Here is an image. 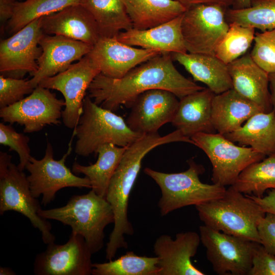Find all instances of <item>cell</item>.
<instances>
[{
  "mask_svg": "<svg viewBox=\"0 0 275 275\" xmlns=\"http://www.w3.org/2000/svg\"><path fill=\"white\" fill-rule=\"evenodd\" d=\"M173 60L171 53H161L119 78L100 73L90 84L88 96L102 107L115 112L122 105L129 107L139 95L150 90H166L180 99L204 88L182 75Z\"/></svg>",
  "mask_w": 275,
  "mask_h": 275,
  "instance_id": "obj_1",
  "label": "cell"
},
{
  "mask_svg": "<svg viewBox=\"0 0 275 275\" xmlns=\"http://www.w3.org/2000/svg\"><path fill=\"white\" fill-rule=\"evenodd\" d=\"M177 142L188 143L189 139L176 129L164 136L158 132L144 134L127 147L111 178L105 195L114 214V226L106 248V259L108 261L119 249L127 248L124 235L133 234L128 218V201L144 157L158 146Z\"/></svg>",
  "mask_w": 275,
  "mask_h": 275,
  "instance_id": "obj_2",
  "label": "cell"
},
{
  "mask_svg": "<svg viewBox=\"0 0 275 275\" xmlns=\"http://www.w3.org/2000/svg\"><path fill=\"white\" fill-rule=\"evenodd\" d=\"M195 207L204 225L261 243L257 227L266 213L255 201L243 196L232 185L222 197Z\"/></svg>",
  "mask_w": 275,
  "mask_h": 275,
  "instance_id": "obj_3",
  "label": "cell"
},
{
  "mask_svg": "<svg viewBox=\"0 0 275 275\" xmlns=\"http://www.w3.org/2000/svg\"><path fill=\"white\" fill-rule=\"evenodd\" d=\"M39 215L69 226L72 232L84 238L92 254L103 248L104 229L114 223L111 205L105 197L98 195L92 189L87 194L71 197L63 207L41 209Z\"/></svg>",
  "mask_w": 275,
  "mask_h": 275,
  "instance_id": "obj_4",
  "label": "cell"
},
{
  "mask_svg": "<svg viewBox=\"0 0 275 275\" xmlns=\"http://www.w3.org/2000/svg\"><path fill=\"white\" fill-rule=\"evenodd\" d=\"M73 135L77 138L75 152L82 156L96 153L106 144L127 147L143 135L132 131L122 117L97 104L89 96L84 99Z\"/></svg>",
  "mask_w": 275,
  "mask_h": 275,
  "instance_id": "obj_5",
  "label": "cell"
},
{
  "mask_svg": "<svg viewBox=\"0 0 275 275\" xmlns=\"http://www.w3.org/2000/svg\"><path fill=\"white\" fill-rule=\"evenodd\" d=\"M188 169L182 172L166 173L146 168L144 172L159 186L161 196L158 202L162 216L187 206L198 205L222 197L225 186L202 183L199 176L205 169L190 159Z\"/></svg>",
  "mask_w": 275,
  "mask_h": 275,
  "instance_id": "obj_6",
  "label": "cell"
},
{
  "mask_svg": "<svg viewBox=\"0 0 275 275\" xmlns=\"http://www.w3.org/2000/svg\"><path fill=\"white\" fill-rule=\"evenodd\" d=\"M40 204L31 191L27 176L11 161V156L0 152V214L8 211L20 213L41 233L45 244L54 242L51 225L39 215Z\"/></svg>",
  "mask_w": 275,
  "mask_h": 275,
  "instance_id": "obj_7",
  "label": "cell"
},
{
  "mask_svg": "<svg viewBox=\"0 0 275 275\" xmlns=\"http://www.w3.org/2000/svg\"><path fill=\"white\" fill-rule=\"evenodd\" d=\"M190 139L209 159L213 183L224 186L233 185L244 169L266 156L251 147L237 146L219 133L200 132Z\"/></svg>",
  "mask_w": 275,
  "mask_h": 275,
  "instance_id": "obj_8",
  "label": "cell"
},
{
  "mask_svg": "<svg viewBox=\"0 0 275 275\" xmlns=\"http://www.w3.org/2000/svg\"><path fill=\"white\" fill-rule=\"evenodd\" d=\"M228 9L219 5L202 4L186 10L181 30L187 52L214 55L229 28L226 19Z\"/></svg>",
  "mask_w": 275,
  "mask_h": 275,
  "instance_id": "obj_9",
  "label": "cell"
},
{
  "mask_svg": "<svg viewBox=\"0 0 275 275\" xmlns=\"http://www.w3.org/2000/svg\"><path fill=\"white\" fill-rule=\"evenodd\" d=\"M70 144L63 156L60 160H55L52 147L48 142L44 157L38 160L31 156L25 166L30 173L27 179L32 194L36 198L42 195L41 204L44 206L52 202L57 193L62 188H92L88 178L75 175L65 164L72 150Z\"/></svg>",
  "mask_w": 275,
  "mask_h": 275,
  "instance_id": "obj_10",
  "label": "cell"
},
{
  "mask_svg": "<svg viewBox=\"0 0 275 275\" xmlns=\"http://www.w3.org/2000/svg\"><path fill=\"white\" fill-rule=\"evenodd\" d=\"M201 242L213 270L219 275H249L256 242L215 230L199 227Z\"/></svg>",
  "mask_w": 275,
  "mask_h": 275,
  "instance_id": "obj_11",
  "label": "cell"
},
{
  "mask_svg": "<svg viewBox=\"0 0 275 275\" xmlns=\"http://www.w3.org/2000/svg\"><path fill=\"white\" fill-rule=\"evenodd\" d=\"M100 71L89 56L86 55L66 70L41 80L38 86L57 90L64 97L65 107L62 112L65 126L73 129L82 113L86 91Z\"/></svg>",
  "mask_w": 275,
  "mask_h": 275,
  "instance_id": "obj_12",
  "label": "cell"
},
{
  "mask_svg": "<svg viewBox=\"0 0 275 275\" xmlns=\"http://www.w3.org/2000/svg\"><path fill=\"white\" fill-rule=\"evenodd\" d=\"M44 34L41 18L2 40L0 43V72L6 77L22 78L38 69L37 61L42 53L39 42Z\"/></svg>",
  "mask_w": 275,
  "mask_h": 275,
  "instance_id": "obj_13",
  "label": "cell"
},
{
  "mask_svg": "<svg viewBox=\"0 0 275 275\" xmlns=\"http://www.w3.org/2000/svg\"><path fill=\"white\" fill-rule=\"evenodd\" d=\"M65 100L57 98L50 89L38 86L26 97L1 108L0 117L5 122L23 125V131L32 133L47 125L60 124Z\"/></svg>",
  "mask_w": 275,
  "mask_h": 275,
  "instance_id": "obj_14",
  "label": "cell"
},
{
  "mask_svg": "<svg viewBox=\"0 0 275 275\" xmlns=\"http://www.w3.org/2000/svg\"><path fill=\"white\" fill-rule=\"evenodd\" d=\"M92 253L81 235L71 232L68 241L62 244H47L38 254L34 262L36 275H90L92 274Z\"/></svg>",
  "mask_w": 275,
  "mask_h": 275,
  "instance_id": "obj_15",
  "label": "cell"
},
{
  "mask_svg": "<svg viewBox=\"0 0 275 275\" xmlns=\"http://www.w3.org/2000/svg\"><path fill=\"white\" fill-rule=\"evenodd\" d=\"M178 104L177 97L169 91H147L130 104L126 122L132 131L142 135L158 132L162 126L172 122Z\"/></svg>",
  "mask_w": 275,
  "mask_h": 275,
  "instance_id": "obj_16",
  "label": "cell"
},
{
  "mask_svg": "<svg viewBox=\"0 0 275 275\" xmlns=\"http://www.w3.org/2000/svg\"><path fill=\"white\" fill-rule=\"evenodd\" d=\"M39 45L42 53L38 59V69L31 75L35 89L43 79L68 69L72 63L88 54L93 45L61 35L44 34Z\"/></svg>",
  "mask_w": 275,
  "mask_h": 275,
  "instance_id": "obj_17",
  "label": "cell"
},
{
  "mask_svg": "<svg viewBox=\"0 0 275 275\" xmlns=\"http://www.w3.org/2000/svg\"><path fill=\"white\" fill-rule=\"evenodd\" d=\"M160 53L154 50L127 45L116 38L100 37L93 45L88 55L101 74L108 77L119 78L133 68Z\"/></svg>",
  "mask_w": 275,
  "mask_h": 275,
  "instance_id": "obj_18",
  "label": "cell"
},
{
  "mask_svg": "<svg viewBox=\"0 0 275 275\" xmlns=\"http://www.w3.org/2000/svg\"><path fill=\"white\" fill-rule=\"evenodd\" d=\"M200 242V235L193 231L179 233L174 240L168 235L158 237L153 249L159 259V275L205 274L191 261Z\"/></svg>",
  "mask_w": 275,
  "mask_h": 275,
  "instance_id": "obj_19",
  "label": "cell"
},
{
  "mask_svg": "<svg viewBox=\"0 0 275 275\" xmlns=\"http://www.w3.org/2000/svg\"><path fill=\"white\" fill-rule=\"evenodd\" d=\"M44 34L61 35L94 45L100 38L93 16L80 3L41 18Z\"/></svg>",
  "mask_w": 275,
  "mask_h": 275,
  "instance_id": "obj_20",
  "label": "cell"
},
{
  "mask_svg": "<svg viewBox=\"0 0 275 275\" xmlns=\"http://www.w3.org/2000/svg\"><path fill=\"white\" fill-rule=\"evenodd\" d=\"M232 89L254 102L263 112L272 110L269 90V74L253 60L250 53L228 65Z\"/></svg>",
  "mask_w": 275,
  "mask_h": 275,
  "instance_id": "obj_21",
  "label": "cell"
},
{
  "mask_svg": "<svg viewBox=\"0 0 275 275\" xmlns=\"http://www.w3.org/2000/svg\"><path fill=\"white\" fill-rule=\"evenodd\" d=\"M214 95L204 88L180 98L171 122L173 126L189 138L200 132L215 133L211 114Z\"/></svg>",
  "mask_w": 275,
  "mask_h": 275,
  "instance_id": "obj_22",
  "label": "cell"
},
{
  "mask_svg": "<svg viewBox=\"0 0 275 275\" xmlns=\"http://www.w3.org/2000/svg\"><path fill=\"white\" fill-rule=\"evenodd\" d=\"M182 15L148 29L121 32L116 38L127 45L160 53L186 52L181 30Z\"/></svg>",
  "mask_w": 275,
  "mask_h": 275,
  "instance_id": "obj_23",
  "label": "cell"
},
{
  "mask_svg": "<svg viewBox=\"0 0 275 275\" xmlns=\"http://www.w3.org/2000/svg\"><path fill=\"white\" fill-rule=\"evenodd\" d=\"M173 60L189 72L195 81L205 84L215 94L232 89L228 65L214 54L173 52Z\"/></svg>",
  "mask_w": 275,
  "mask_h": 275,
  "instance_id": "obj_24",
  "label": "cell"
},
{
  "mask_svg": "<svg viewBox=\"0 0 275 275\" xmlns=\"http://www.w3.org/2000/svg\"><path fill=\"white\" fill-rule=\"evenodd\" d=\"M261 112L263 111L257 104L231 89L215 94L212 104V123L218 133L225 135L237 130Z\"/></svg>",
  "mask_w": 275,
  "mask_h": 275,
  "instance_id": "obj_25",
  "label": "cell"
},
{
  "mask_svg": "<svg viewBox=\"0 0 275 275\" xmlns=\"http://www.w3.org/2000/svg\"><path fill=\"white\" fill-rule=\"evenodd\" d=\"M224 135L233 142L270 155L275 153V113L273 110L258 113L240 128Z\"/></svg>",
  "mask_w": 275,
  "mask_h": 275,
  "instance_id": "obj_26",
  "label": "cell"
},
{
  "mask_svg": "<svg viewBox=\"0 0 275 275\" xmlns=\"http://www.w3.org/2000/svg\"><path fill=\"white\" fill-rule=\"evenodd\" d=\"M133 28L144 30L166 23L186 9L176 0H123Z\"/></svg>",
  "mask_w": 275,
  "mask_h": 275,
  "instance_id": "obj_27",
  "label": "cell"
},
{
  "mask_svg": "<svg viewBox=\"0 0 275 275\" xmlns=\"http://www.w3.org/2000/svg\"><path fill=\"white\" fill-rule=\"evenodd\" d=\"M127 147L111 143L104 144L97 150L98 158L95 163L83 166L75 161L72 171L76 174L85 175L91 182L92 189L98 195L105 197L111 178Z\"/></svg>",
  "mask_w": 275,
  "mask_h": 275,
  "instance_id": "obj_28",
  "label": "cell"
},
{
  "mask_svg": "<svg viewBox=\"0 0 275 275\" xmlns=\"http://www.w3.org/2000/svg\"><path fill=\"white\" fill-rule=\"evenodd\" d=\"M97 25L100 37L116 38L133 28L123 0H80Z\"/></svg>",
  "mask_w": 275,
  "mask_h": 275,
  "instance_id": "obj_29",
  "label": "cell"
},
{
  "mask_svg": "<svg viewBox=\"0 0 275 275\" xmlns=\"http://www.w3.org/2000/svg\"><path fill=\"white\" fill-rule=\"evenodd\" d=\"M239 192L262 197L269 189H275V153L253 163L239 175L232 185Z\"/></svg>",
  "mask_w": 275,
  "mask_h": 275,
  "instance_id": "obj_30",
  "label": "cell"
},
{
  "mask_svg": "<svg viewBox=\"0 0 275 275\" xmlns=\"http://www.w3.org/2000/svg\"><path fill=\"white\" fill-rule=\"evenodd\" d=\"M159 259L128 252L115 260L93 263V275H159Z\"/></svg>",
  "mask_w": 275,
  "mask_h": 275,
  "instance_id": "obj_31",
  "label": "cell"
},
{
  "mask_svg": "<svg viewBox=\"0 0 275 275\" xmlns=\"http://www.w3.org/2000/svg\"><path fill=\"white\" fill-rule=\"evenodd\" d=\"M80 0H25L17 2L12 17L7 22V30L13 34L34 20L80 3Z\"/></svg>",
  "mask_w": 275,
  "mask_h": 275,
  "instance_id": "obj_32",
  "label": "cell"
},
{
  "mask_svg": "<svg viewBox=\"0 0 275 275\" xmlns=\"http://www.w3.org/2000/svg\"><path fill=\"white\" fill-rule=\"evenodd\" d=\"M228 23L252 27L262 32L275 30V0H252L251 6L243 9L227 10Z\"/></svg>",
  "mask_w": 275,
  "mask_h": 275,
  "instance_id": "obj_33",
  "label": "cell"
},
{
  "mask_svg": "<svg viewBox=\"0 0 275 275\" xmlns=\"http://www.w3.org/2000/svg\"><path fill=\"white\" fill-rule=\"evenodd\" d=\"M216 47L214 55L228 65L245 54L254 42L255 29L232 22Z\"/></svg>",
  "mask_w": 275,
  "mask_h": 275,
  "instance_id": "obj_34",
  "label": "cell"
},
{
  "mask_svg": "<svg viewBox=\"0 0 275 275\" xmlns=\"http://www.w3.org/2000/svg\"><path fill=\"white\" fill-rule=\"evenodd\" d=\"M250 56L268 74L275 73V30L255 33Z\"/></svg>",
  "mask_w": 275,
  "mask_h": 275,
  "instance_id": "obj_35",
  "label": "cell"
},
{
  "mask_svg": "<svg viewBox=\"0 0 275 275\" xmlns=\"http://www.w3.org/2000/svg\"><path fill=\"white\" fill-rule=\"evenodd\" d=\"M29 138L22 133L17 132L10 125L0 123V144L8 146L10 150L17 152L19 157L17 166L23 171L32 156L29 146Z\"/></svg>",
  "mask_w": 275,
  "mask_h": 275,
  "instance_id": "obj_36",
  "label": "cell"
},
{
  "mask_svg": "<svg viewBox=\"0 0 275 275\" xmlns=\"http://www.w3.org/2000/svg\"><path fill=\"white\" fill-rule=\"evenodd\" d=\"M30 80L0 76V108L16 103L34 90Z\"/></svg>",
  "mask_w": 275,
  "mask_h": 275,
  "instance_id": "obj_37",
  "label": "cell"
},
{
  "mask_svg": "<svg viewBox=\"0 0 275 275\" xmlns=\"http://www.w3.org/2000/svg\"><path fill=\"white\" fill-rule=\"evenodd\" d=\"M249 275H275V255L256 242L252 257V266Z\"/></svg>",
  "mask_w": 275,
  "mask_h": 275,
  "instance_id": "obj_38",
  "label": "cell"
},
{
  "mask_svg": "<svg viewBox=\"0 0 275 275\" xmlns=\"http://www.w3.org/2000/svg\"><path fill=\"white\" fill-rule=\"evenodd\" d=\"M257 229L261 244L267 251L275 255V214L266 213Z\"/></svg>",
  "mask_w": 275,
  "mask_h": 275,
  "instance_id": "obj_39",
  "label": "cell"
},
{
  "mask_svg": "<svg viewBox=\"0 0 275 275\" xmlns=\"http://www.w3.org/2000/svg\"><path fill=\"white\" fill-rule=\"evenodd\" d=\"M267 195L262 197H258L251 195H245L255 201L265 213L269 212L275 214V189H270Z\"/></svg>",
  "mask_w": 275,
  "mask_h": 275,
  "instance_id": "obj_40",
  "label": "cell"
},
{
  "mask_svg": "<svg viewBox=\"0 0 275 275\" xmlns=\"http://www.w3.org/2000/svg\"><path fill=\"white\" fill-rule=\"evenodd\" d=\"M16 0H0V21L1 27L12 17L14 13Z\"/></svg>",
  "mask_w": 275,
  "mask_h": 275,
  "instance_id": "obj_41",
  "label": "cell"
},
{
  "mask_svg": "<svg viewBox=\"0 0 275 275\" xmlns=\"http://www.w3.org/2000/svg\"><path fill=\"white\" fill-rule=\"evenodd\" d=\"M187 9L198 5H219L227 8H232L235 0H176Z\"/></svg>",
  "mask_w": 275,
  "mask_h": 275,
  "instance_id": "obj_42",
  "label": "cell"
},
{
  "mask_svg": "<svg viewBox=\"0 0 275 275\" xmlns=\"http://www.w3.org/2000/svg\"><path fill=\"white\" fill-rule=\"evenodd\" d=\"M269 88L272 110L275 113V73L269 74Z\"/></svg>",
  "mask_w": 275,
  "mask_h": 275,
  "instance_id": "obj_43",
  "label": "cell"
},
{
  "mask_svg": "<svg viewBox=\"0 0 275 275\" xmlns=\"http://www.w3.org/2000/svg\"><path fill=\"white\" fill-rule=\"evenodd\" d=\"M252 0H235V4L232 8L243 9L251 6Z\"/></svg>",
  "mask_w": 275,
  "mask_h": 275,
  "instance_id": "obj_44",
  "label": "cell"
},
{
  "mask_svg": "<svg viewBox=\"0 0 275 275\" xmlns=\"http://www.w3.org/2000/svg\"><path fill=\"white\" fill-rule=\"evenodd\" d=\"M0 274L1 275H14L16 273L13 271V270L9 267H0Z\"/></svg>",
  "mask_w": 275,
  "mask_h": 275,
  "instance_id": "obj_45",
  "label": "cell"
},
{
  "mask_svg": "<svg viewBox=\"0 0 275 275\" xmlns=\"http://www.w3.org/2000/svg\"><path fill=\"white\" fill-rule=\"evenodd\" d=\"M19 1H25V0H19Z\"/></svg>",
  "mask_w": 275,
  "mask_h": 275,
  "instance_id": "obj_46",
  "label": "cell"
}]
</instances>
